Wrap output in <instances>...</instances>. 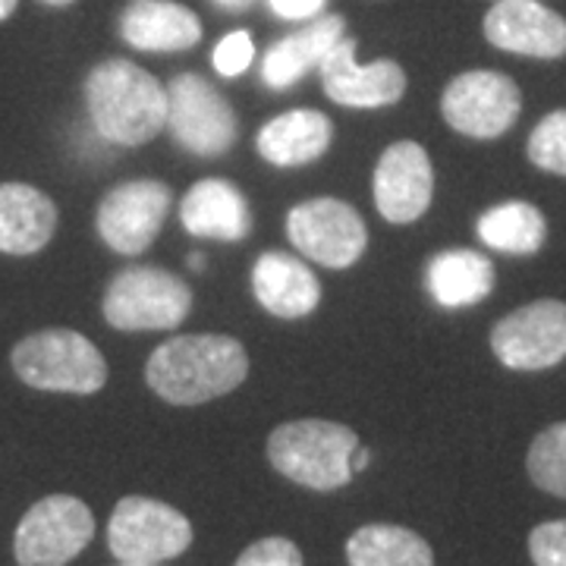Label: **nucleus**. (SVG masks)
Wrapping results in <instances>:
<instances>
[{"label": "nucleus", "instance_id": "obj_1", "mask_svg": "<svg viewBox=\"0 0 566 566\" xmlns=\"http://www.w3.org/2000/svg\"><path fill=\"white\" fill-rule=\"evenodd\" d=\"M249 356L223 334H189L161 344L145 365L151 390L177 406H199L243 385Z\"/></svg>", "mask_w": 566, "mask_h": 566}, {"label": "nucleus", "instance_id": "obj_2", "mask_svg": "<svg viewBox=\"0 0 566 566\" xmlns=\"http://www.w3.org/2000/svg\"><path fill=\"white\" fill-rule=\"evenodd\" d=\"M92 126L104 142L136 148L151 142L167 123V88L139 63L102 61L85 80Z\"/></svg>", "mask_w": 566, "mask_h": 566}, {"label": "nucleus", "instance_id": "obj_3", "mask_svg": "<svg viewBox=\"0 0 566 566\" xmlns=\"http://www.w3.org/2000/svg\"><path fill=\"white\" fill-rule=\"evenodd\" d=\"M359 438L353 428L324 419L281 424L268 438V460L296 485L312 491H337L353 479V453Z\"/></svg>", "mask_w": 566, "mask_h": 566}, {"label": "nucleus", "instance_id": "obj_4", "mask_svg": "<svg viewBox=\"0 0 566 566\" xmlns=\"http://www.w3.org/2000/svg\"><path fill=\"white\" fill-rule=\"evenodd\" d=\"M13 371L35 390L48 394H98L107 381V363L98 346L76 331H39L17 344Z\"/></svg>", "mask_w": 566, "mask_h": 566}, {"label": "nucleus", "instance_id": "obj_5", "mask_svg": "<svg viewBox=\"0 0 566 566\" xmlns=\"http://www.w3.org/2000/svg\"><path fill=\"white\" fill-rule=\"evenodd\" d=\"M189 308V286L161 268H126L104 293V318L117 331H170Z\"/></svg>", "mask_w": 566, "mask_h": 566}, {"label": "nucleus", "instance_id": "obj_6", "mask_svg": "<svg viewBox=\"0 0 566 566\" xmlns=\"http://www.w3.org/2000/svg\"><path fill=\"white\" fill-rule=\"evenodd\" d=\"M107 545L120 564L158 566L192 545V526L180 510L151 497H123L111 523Z\"/></svg>", "mask_w": 566, "mask_h": 566}, {"label": "nucleus", "instance_id": "obj_7", "mask_svg": "<svg viewBox=\"0 0 566 566\" xmlns=\"http://www.w3.org/2000/svg\"><path fill=\"white\" fill-rule=\"evenodd\" d=\"M167 126L180 148L214 158L237 142V114L221 92L196 73H180L167 85Z\"/></svg>", "mask_w": 566, "mask_h": 566}, {"label": "nucleus", "instance_id": "obj_8", "mask_svg": "<svg viewBox=\"0 0 566 566\" xmlns=\"http://www.w3.org/2000/svg\"><path fill=\"white\" fill-rule=\"evenodd\" d=\"M95 535V516L73 494H51L20 520L13 551L20 566H66Z\"/></svg>", "mask_w": 566, "mask_h": 566}, {"label": "nucleus", "instance_id": "obj_9", "mask_svg": "<svg viewBox=\"0 0 566 566\" xmlns=\"http://www.w3.org/2000/svg\"><path fill=\"white\" fill-rule=\"evenodd\" d=\"M516 82L494 70H472L450 82L441 98L444 120L472 139H497L520 117Z\"/></svg>", "mask_w": 566, "mask_h": 566}, {"label": "nucleus", "instance_id": "obj_10", "mask_svg": "<svg viewBox=\"0 0 566 566\" xmlns=\"http://www.w3.org/2000/svg\"><path fill=\"white\" fill-rule=\"evenodd\" d=\"M286 233L305 259L324 268H349L363 259L368 230L359 211L340 199H308L286 214Z\"/></svg>", "mask_w": 566, "mask_h": 566}, {"label": "nucleus", "instance_id": "obj_11", "mask_svg": "<svg viewBox=\"0 0 566 566\" xmlns=\"http://www.w3.org/2000/svg\"><path fill=\"white\" fill-rule=\"evenodd\" d=\"M494 356L513 371H542L566 359V305L542 300L510 312L491 331Z\"/></svg>", "mask_w": 566, "mask_h": 566}, {"label": "nucleus", "instance_id": "obj_12", "mask_svg": "<svg viewBox=\"0 0 566 566\" xmlns=\"http://www.w3.org/2000/svg\"><path fill=\"white\" fill-rule=\"evenodd\" d=\"M167 211H170V189L164 182H120L98 205V233L114 252L139 255L158 237Z\"/></svg>", "mask_w": 566, "mask_h": 566}, {"label": "nucleus", "instance_id": "obj_13", "mask_svg": "<svg viewBox=\"0 0 566 566\" xmlns=\"http://www.w3.org/2000/svg\"><path fill=\"white\" fill-rule=\"evenodd\" d=\"M324 95L340 107L371 111V107H390L403 98L406 73L400 63L356 61V39H340L331 54L322 61Z\"/></svg>", "mask_w": 566, "mask_h": 566}, {"label": "nucleus", "instance_id": "obj_14", "mask_svg": "<svg viewBox=\"0 0 566 566\" xmlns=\"http://www.w3.org/2000/svg\"><path fill=\"white\" fill-rule=\"evenodd\" d=\"M485 39L510 54L557 61L566 54V20L542 0H497L485 17Z\"/></svg>", "mask_w": 566, "mask_h": 566}, {"label": "nucleus", "instance_id": "obj_15", "mask_svg": "<svg viewBox=\"0 0 566 566\" xmlns=\"http://www.w3.org/2000/svg\"><path fill=\"white\" fill-rule=\"evenodd\" d=\"M434 192V170L419 142L390 145L375 167V205L390 223L422 218Z\"/></svg>", "mask_w": 566, "mask_h": 566}, {"label": "nucleus", "instance_id": "obj_16", "mask_svg": "<svg viewBox=\"0 0 566 566\" xmlns=\"http://www.w3.org/2000/svg\"><path fill=\"white\" fill-rule=\"evenodd\" d=\"M120 35L136 51L174 54L202 41V22L174 0H129L120 13Z\"/></svg>", "mask_w": 566, "mask_h": 566}, {"label": "nucleus", "instance_id": "obj_17", "mask_svg": "<svg viewBox=\"0 0 566 566\" xmlns=\"http://www.w3.org/2000/svg\"><path fill=\"white\" fill-rule=\"evenodd\" d=\"M346 20L337 13H322L318 20H312L305 29L274 41L264 51L262 61V82L274 92H283L290 85L303 80L308 70L322 66V61L331 54V48L344 39Z\"/></svg>", "mask_w": 566, "mask_h": 566}, {"label": "nucleus", "instance_id": "obj_18", "mask_svg": "<svg viewBox=\"0 0 566 566\" xmlns=\"http://www.w3.org/2000/svg\"><path fill=\"white\" fill-rule=\"evenodd\" d=\"M252 290L277 318H305L322 303V283L312 268L286 252H264L252 268Z\"/></svg>", "mask_w": 566, "mask_h": 566}, {"label": "nucleus", "instance_id": "obj_19", "mask_svg": "<svg viewBox=\"0 0 566 566\" xmlns=\"http://www.w3.org/2000/svg\"><path fill=\"white\" fill-rule=\"evenodd\" d=\"M57 230V205L25 182H0V252L35 255Z\"/></svg>", "mask_w": 566, "mask_h": 566}, {"label": "nucleus", "instance_id": "obj_20", "mask_svg": "<svg viewBox=\"0 0 566 566\" xmlns=\"http://www.w3.org/2000/svg\"><path fill=\"white\" fill-rule=\"evenodd\" d=\"M180 221L192 237L237 243L252 227L245 196L227 180L196 182L180 205Z\"/></svg>", "mask_w": 566, "mask_h": 566}, {"label": "nucleus", "instance_id": "obj_21", "mask_svg": "<svg viewBox=\"0 0 566 566\" xmlns=\"http://www.w3.org/2000/svg\"><path fill=\"white\" fill-rule=\"evenodd\" d=\"M334 126L322 111H286L268 120L259 133V155L274 167H303L322 158L331 145Z\"/></svg>", "mask_w": 566, "mask_h": 566}, {"label": "nucleus", "instance_id": "obj_22", "mask_svg": "<svg viewBox=\"0 0 566 566\" xmlns=\"http://www.w3.org/2000/svg\"><path fill=\"white\" fill-rule=\"evenodd\" d=\"M428 293L444 308H465L485 300L494 290V264L469 249H450L428 264Z\"/></svg>", "mask_w": 566, "mask_h": 566}, {"label": "nucleus", "instance_id": "obj_23", "mask_svg": "<svg viewBox=\"0 0 566 566\" xmlns=\"http://www.w3.org/2000/svg\"><path fill=\"white\" fill-rule=\"evenodd\" d=\"M349 566H434L422 535L403 526H363L346 542Z\"/></svg>", "mask_w": 566, "mask_h": 566}, {"label": "nucleus", "instance_id": "obj_24", "mask_svg": "<svg viewBox=\"0 0 566 566\" xmlns=\"http://www.w3.org/2000/svg\"><path fill=\"white\" fill-rule=\"evenodd\" d=\"M545 218L535 205L506 202L479 218V240L506 255H532L545 243Z\"/></svg>", "mask_w": 566, "mask_h": 566}, {"label": "nucleus", "instance_id": "obj_25", "mask_svg": "<svg viewBox=\"0 0 566 566\" xmlns=\"http://www.w3.org/2000/svg\"><path fill=\"white\" fill-rule=\"evenodd\" d=\"M528 475L542 491L566 501V422L551 424L532 441Z\"/></svg>", "mask_w": 566, "mask_h": 566}, {"label": "nucleus", "instance_id": "obj_26", "mask_svg": "<svg viewBox=\"0 0 566 566\" xmlns=\"http://www.w3.org/2000/svg\"><path fill=\"white\" fill-rule=\"evenodd\" d=\"M528 158L547 174L566 177V111H554L528 136Z\"/></svg>", "mask_w": 566, "mask_h": 566}, {"label": "nucleus", "instance_id": "obj_27", "mask_svg": "<svg viewBox=\"0 0 566 566\" xmlns=\"http://www.w3.org/2000/svg\"><path fill=\"white\" fill-rule=\"evenodd\" d=\"M252 61H255V41H252V35H249L245 29L227 32V35L218 41L214 54H211V63H214V70L221 73L223 80L243 76L245 70L252 66Z\"/></svg>", "mask_w": 566, "mask_h": 566}, {"label": "nucleus", "instance_id": "obj_28", "mask_svg": "<svg viewBox=\"0 0 566 566\" xmlns=\"http://www.w3.org/2000/svg\"><path fill=\"white\" fill-rule=\"evenodd\" d=\"M528 551L535 566H566V520L542 523L528 535Z\"/></svg>", "mask_w": 566, "mask_h": 566}, {"label": "nucleus", "instance_id": "obj_29", "mask_svg": "<svg viewBox=\"0 0 566 566\" xmlns=\"http://www.w3.org/2000/svg\"><path fill=\"white\" fill-rule=\"evenodd\" d=\"M237 566H303V554L286 538H262L245 547Z\"/></svg>", "mask_w": 566, "mask_h": 566}, {"label": "nucleus", "instance_id": "obj_30", "mask_svg": "<svg viewBox=\"0 0 566 566\" xmlns=\"http://www.w3.org/2000/svg\"><path fill=\"white\" fill-rule=\"evenodd\" d=\"M327 0H268V10L281 20H318Z\"/></svg>", "mask_w": 566, "mask_h": 566}, {"label": "nucleus", "instance_id": "obj_31", "mask_svg": "<svg viewBox=\"0 0 566 566\" xmlns=\"http://www.w3.org/2000/svg\"><path fill=\"white\" fill-rule=\"evenodd\" d=\"M214 7H221L223 13H245V10H252L259 0H211Z\"/></svg>", "mask_w": 566, "mask_h": 566}, {"label": "nucleus", "instance_id": "obj_32", "mask_svg": "<svg viewBox=\"0 0 566 566\" xmlns=\"http://www.w3.org/2000/svg\"><path fill=\"white\" fill-rule=\"evenodd\" d=\"M368 460H371V457H368V450L356 447V453H353V460H349V465H353V475H356V472H363L365 465H368Z\"/></svg>", "mask_w": 566, "mask_h": 566}, {"label": "nucleus", "instance_id": "obj_33", "mask_svg": "<svg viewBox=\"0 0 566 566\" xmlns=\"http://www.w3.org/2000/svg\"><path fill=\"white\" fill-rule=\"evenodd\" d=\"M17 3H20V0H0V22L10 20V17H13V10H17Z\"/></svg>", "mask_w": 566, "mask_h": 566}, {"label": "nucleus", "instance_id": "obj_34", "mask_svg": "<svg viewBox=\"0 0 566 566\" xmlns=\"http://www.w3.org/2000/svg\"><path fill=\"white\" fill-rule=\"evenodd\" d=\"M189 264H192V271H202V268H205V255H202V252L189 255Z\"/></svg>", "mask_w": 566, "mask_h": 566}, {"label": "nucleus", "instance_id": "obj_35", "mask_svg": "<svg viewBox=\"0 0 566 566\" xmlns=\"http://www.w3.org/2000/svg\"><path fill=\"white\" fill-rule=\"evenodd\" d=\"M44 7H70L73 0H41Z\"/></svg>", "mask_w": 566, "mask_h": 566}, {"label": "nucleus", "instance_id": "obj_36", "mask_svg": "<svg viewBox=\"0 0 566 566\" xmlns=\"http://www.w3.org/2000/svg\"><path fill=\"white\" fill-rule=\"evenodd\" d=\"M123 566H148V564H123Z\"/></svg>", "mask_w": 566, "mask_h": 566}]
</instances>
